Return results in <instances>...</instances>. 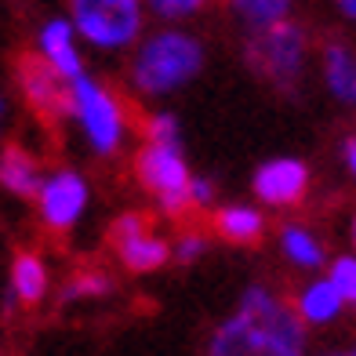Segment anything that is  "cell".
Returning a JSON list of instances; mask_svg holds the SVG:
<instances>
[{
    "instance_id": "1",
    "label": "cell",
    "mask_w": 356,
    "mask_h": 356,
    "mask_svg": "<svg viewBox=\"0 0 356 356\" xmlns=\"http://www.w3.org/2000/svg\"><path fill=\"white\" fill-rule=\"evenodd\" d=\"M207 356H305V320L273 287L254 284L207 338Z\"/></svg>"
},
{
    "instance_id": "2",
    "label": "cell",
    "mask_w": 356,
    "mask_h": 356,
    "mask_svg": "<svg viewBox=\"0 0 356 356\" xmlns=\"http://www.w3.org/2000/svg\"><path fill=\"white\" fill-rule=\"evenodd\" d=\"M204 70V47L186 29H160L145 37L131 58V84L138 95H168Z\"/></svg>"
},
{
    "instance_id": "3",
    "label": "cell",
    "mask_w": 356,
    "mask_h": 356,
    "mask_svg": "<svg viewBox=\"0 0 356 356\" xmlns=\"http://www.w3.org/2000/svg\"><path fill=\"white\" fill-rule=\"evenodd\" d=\"M70 117L80 124L88 145L102 156L117 153L124 135H127L124 106L117 102V95H113L109 88H102L99 80L88 76V73L70 80Z\"/></svg>"
},
{
    "instance_id": "4",
    "label": "cell",
    "mask_w": 356,
    "mask_h": 356,
    "mask_svg": "<svg viewBox=\"0 0 356 356\" xmlns=\"http://www.w3.org/2000/svg\"><path fill=\"white\" fill-rule=\"evenodd\" d=\"M305 55H309V40L305 29L295 22H277L266 29H254V37L248 44V62L262 73L269 84H277L291 91L298 84V76L305 70Z\"/></svg>"
},
{
    "instance_id": "5",
    "label": "cell",
    "mask_w": 356,
    "mask_h": 356,
    "mask_svg": "<svg viewBox=\"0 0 356 356\" xmlns=\"http://www.w3.org/2000/svg\"><path fill=\"white\" fill-rule=\"evenodd\" d=\"M142 4L145 0H73V26L91 47L120 51L142 33Z\"/></svg>"
},
{
    "instance_id": "6",
    "label": "cell",
    "mask_w": 356,
    "mask_h": 356,
    "mask_svg": "<svg viewBox=\"0 0 356 356\" xmlns=\"http://www.w3.org/2000/svg\"><path fill=\"white\" fill-rule=\"evenodd\" d=\"M135 171H138V182L160 200V207H164L168 215H182V211L193 207V200H189L193 175L186 168L182 153H178V145L145 142L138 149Z\"/></svg>"
},
{
    "instance_id": "7",
    "label": "cell",
    "mask_w": 356,
    "mask_h": 356,
    "mask_svg": "<svg viewBox=\"0 0 356 356\" xmlns=\"http://www.w3.org/2000/svg\"><path fill=\"white\" fill-rule=\"evenodd\" d=\"M109 240H113V251H117V258L131 269V273H153L168 262V258L175 254L171 244L164 236H160L149 222H145L142 215H124L113 222L109 229Z\"/></svg>"
},
{
    "instance_id": "8",
    "label": "cell",
    "mask_w": 356,
    "mask_h": 356,
    "mask_svg": "<svg viewBox=\"0 0 356 356\" xmlns=\"http://www.w3.org/2000/svg\"><path fill=\"white\" fill-rule=\"evenodd\" d=\"M37 204H40V218L47 229L66 233L80 222V215L88 207V182L76 171H55L40 182Z\"/></svg>"
},
{
    "instance_id": "9",
    "label": "cell",
    "mask_w": 356,
    "mask_h": 356,
    "mask_svg": "<svg viewBox=\"0 0 356 356\" xmlns=\"http://www.w3.org/2000/svg\"><path fill=\"white\" fill-rule=\"evenodd\" d=\"M19 84H22L26 102L33 106L44 120H55L62 113H70V80L40 51L19 58Z\"/></svg>"
},
{
    "instance_id": "10",
    "label": "cell",
    "mask_w": 356,
    "mask_h": 356,
    "mask_svg": "<svg viewBox=\"0 0 356 356\" xmlns=\"http://www.w3.org/2000/svg\"><path fill=\"white\" fill-rule=\"evenodd\" d=\"M305 189H309V168L291 156L269 160L254 175V197L269 207H295L302 204Z\"/></svg>"
},
{
    "instance_id": "11",
    "label": "cell",
    "mask_w": 356,
    "mask_h": 356,
    "mask_svg": "<svg viewBox=\"0 0 356 356\" xmlns=\"http://www.w3.org/2000/svg\"><path fill=\"white\" fill-rule=\"evenodd\" d=\"M37 47L66 80H76L80 73H84V62H80V51H76V26H73V19L70 22L66 19L44 22L40 37H37Z\"/></svg>"
},
{
    "instance_id": "12",
    "label": "cell",
    "mask_w": 356,
    "mask_h": 356,
    "mask_svg": "<svg viewBox=\"0 0 356 356\" xmlns=\"http://www.w3.org/2000/svg\"><path fill=\"white\" fill-rule=\"evenodd\" d=\"M295 309H298V316L305 323H331V320H338V313L346 309V298H342V291L334 287L331 277H320V280H309L298 291Z\"/></svg>"
},
{
    "instance_id": "13",
    "label": "cell",
    "mask_w": 356,
    "mask_h": 356,
    "mask_svg": "<svg viewBox=\"0 0 356 356\" xmlns=\"http://www.w3.org/2000/svg\"><path fill=\"white\" fill-rule=\"evenodd\" d=\"M40 164L33 160V153H26L22 145H8L0 153V186L15 197H37L40 189Z\"/></svg>"
},
{
    "instance_id": "14",
    "label": "cell",
    "mask_w": 356,
    "mask_h": 356,
    "mask_svg": "<svg viewBox=\"0 0 356 356\" xmlns=\"http://www.w3.org/2000/svg\"><path fill=\"white\" fill-rule=\"evenodd\" d=\"M323 80L342 106H356V51L346 44L323 47Z\"/></svg>"
},
{
    "instance_id": "15",
    "label": "cell",
    "mask_w": 356,
    "mask_h": 356,
    "mask_svg": "<svg viewBox=\"0 0 356 356\" xmlns=\"http://www.w3.org/2000/svg\"><path fill=\"white\" fill-rule=\"evenodd\" d=\"M11 291H15V298H19L22 305H37L47 295V266H44L40 254L26 251V254L15 258V266H11Z\"/></svg>"
},
{
    "instance_id": "16",
    "label": "cell",
    "mask_w": 356,
    "mask_h": 356,
    "mask_svg": "<svg viewBox=\"0 0 356 356\" xmlns=\"http://www.w3.org/2000/svg\"><path fill=\"white\" fill-rule=\"evenodd\" d=\"M215 229L222 240H229V244H254L258 236L266 233V218L262 211H254V207H222L215 215Z\"/></svg>"
},
{
    "instance_id": "17",
    "label": "cell",
    "mask_w": 356,
    "mask_h": 356,
    "mask_svg": "<svg viewBox=\"0 0 356 356\" xmlns=\"http://www.w3.org/2000/svg\"><path fill=\"white\" fill-rule=\"evenodd\" d=\"M280 248L287 254V262L298 269H320L323 266V244L309 229H302V225H284Z\"/></svg>"
},
{
    "instance_id": "18",
    "label": "cell",
    "mask_w": 356,
    "mask_h": 356,
    "mask_svg": "<svg viewBox=\"0 0 356 356\" xmlns=\"http://www.w3.org/2000/svg\"><path fill=\"white\" fill-rule=\"evenodd\" d=\"M229 11L251 29H266L287 19L291 0H229Z\"/></svg>"
},
{
    "instance_id": "19",
    "label": "cell",
    "mask_w": 356,
    "mask_h": 356,
    "mask_svg": "<svg viewBox=\"0 0 356 356\" xmlns=\"http://www.w3.org/2000/svg\"><path fill=\"white\" fill-rule=\"evenodd\" d=\"M109 291H113V280L102 269H84L66 284V298H102Z\"/></svg>"
},
{
    "instance_id": "20",
    "label": "cell",
    "mask_w": 356,
    "mask_h": 356,
    "mask_svg": "<svg viewBox=\"0 0 356 356\" xmlns=\"http://www.w3.org/2000/svg\"><path fill=\"white\" fill-rule=\"evenodd\" d=\"M156 19H168V22H182V19H193L197 11L207 8V0H145Z\"/></svg>"
},
{
    "instance_id": "21",
    "label": "cell",
    "mask_w": 356,
    "mask_h": 356,
    "mask_svg": "<svg viewBox=\"0 0 356 356\" xmlns=\"http://www.w3.org/2000/svg\"><path fill=\"white\" fill-rule=\"evenodd\" d=\"M327 277L334 280V287H338V291H342L346 305H356V254H342V258H334Z\"/></svg>"
},
{
    "instance_id": "22",
    "label": "cell",
    "mask_w": 356,
    "mask_h": 356,
    "mask_svg": "<svg viewBox=\"0 0 356 356\" xmlns=\"http://www.w3.org/2000/svg\"><path fill=\"white\" fill-rule=\"evenodd\" d=\"M145 142H164V145H178V120L171 113H156L145 120Z\"/></svg>"
},
{
    "instance_id": "23",
    "label": "cell",
    "mask_w": 356,
    "mask_h": 356,
    "mask_svg": "<svg viewBox=\"0 0 356 356\" xmlns=\"http://www.w3.org/2000/svg\"><path fill=\"white\" fill-rule=\"evenodd\" d=\"M171 251H175L178 262H197V258L207 251V240H204L200 233H182V236H178V244H175Z\"/></svg>"
},
{
    "instance_id": "24",
    "label": "cell",
    "mask_w": 356,
    "mask_h": 356,
    "mask_svg": "<svg viewBox=\"0 0 356 356\" xmlns=\"http://www.w3.org/2000/svg\"><path fill=\"white\" fill-rule=\"evenodd\" d=\"M211 197H215V186L207 182V178H193V182H189V200L193 204L207 207V204H211Z\"/></svg>"
},
{
    "instance_id": "25",
    "label": "cell",
    "mask_w": 356,
    "mask_h": 356,
    "mask_svg": "<svg viewBox=\"0 0 356 356\" xmlns=\"http://www.w3.org/2000/svg\"><path fill=\"white\" fill-rule=\"evenodd\" d=\"M346 164H349V171H353V178H356V138L346 142Z\"/></svg>"
},
{
    "instance_id": "26",
    "label": "cell",
    "mask_w": 356,
    "mask_h": 356,
    "mask_svg": "<svg viewBox=\"0 0 356 356\" xmlns=\"http://www.w3.org/2000/svg\"><path fill=\"white\" fill-rule=\"evenodd\" d=\"M338 8H342L346 19H356V0H338Z\"/></svg>"
},
{
    "instance_id": "27",
    "label": "cell",
    "mask_w": 356,
    "mask_h": 356,
    "mask_svg": "<svg viewBox=\"0 0 356 356\" xmlns=\"http://www.w3.org/2000/svg\"><path fill=\"white\" fill-rule=\"evenodd\" d=\"M4 117H8V102H4V95H0V127H4Z\"/></svg>"
},
{
    "instance_id": "28",
    "label": "cell",
    "mask_w": 356,
    "mask_h": 356,
    "mask_svg": "<svg viewBox=\"0 0 356 356\" xmlns=\"http://www.w3.org/2000/svg\"><path fill=\"white\" fill-rule=\"evenodd\" d=\"M353 248H356V218H353Z\"/></svg>"
},
{
    "instance_id": "29",
    "label": "cell",
    "mask_w": 356,
    "mask_h": 356,
    "mask_svg": "<svg viewBox=\"0 0 356 356\" xmlns=\"http://www.w3.org/2000/svg\"><path fill=\"white\" fill-rule=\"evenodd\" d=\"M346 356H356V349H353V353H346Z\"/></svg>"
}]
</instances>
